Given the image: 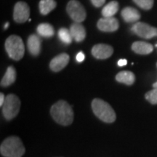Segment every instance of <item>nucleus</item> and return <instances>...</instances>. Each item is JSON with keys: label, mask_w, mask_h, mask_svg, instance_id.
Segmentation results:
<instances>
[{"label": "nucleus", "mask_w": 157, "mask_h": 157, "mask_svg": "<svg viewBox=\"0 0 157 157\" xmlns=\"http://www.w3.org/2000/svg\"><path fill=\"white\" fill-rule=\"evenodd\" d=\"M50 113L57 123L67 126L73 122L74 112L72 108L67 102L59 101L50 109Z\"/></svg>", "instance_id": "1"}, {"label": "nucleus", "mask_w": 157, "mask_h": 157, "mask_svg": "<svg viewBox=\"0 0 157 157\" xmlns=\"http://www.w3.org/2000/svg\"><path fill=\"white\" fill-rule=\"evenodd\" d=\"M25 151V147L18 137H7L0 146V153L5 157H22Z\"/></svg>", "instance_id": "2"}, {"label": "nucleus", "mask_w": 157, "mask_h": 157, "mask_svg": "<svg viewBox=\"0 0 157 157\" xmlns=\"http://www.w3.org/2000/svg\"><path fill=\"white\" fill-rule=\"evenodd\" d=\"M92 109L98 119L104 122L112 123L116 120V113L109 103L99 98H95L92 102Z\"/></svg>", "instance_id": "3"}, {"label": "nucleus", "mask_w": 157, "mask_h": 157, "mask_svg": "<svg viewBox=\"0 0 157 157\" xmlns=\"http://www.w3.org/2000/svg\"><path fill=\"white\" fill-rule=\"evenodd\" d=\"M5 45L10 58L15 60L22 59L25 53V46L21 37L17 35H11L6 39Z\"/></svg>", "instance_id": "4"}, {"label": "nucleus", "mask_w": 157, "mask_h": 157, "mask_svg": "<svg viewBox=\"0 0 157 157\" xmlns=\"http://www.w3.org/2000/svg\"><path fill=\"white\" fill-rule=\"evenodd\" d=\"M2 113L7 120H11L18 113L21 108V101L16 95L10 94L5 98L2 105Z\"/></svg>", "instance_id": "5"}, {"label": "nucleus", "mask_w": 157, "mask_h": 157, "mask_svg": "<svg viewBox=\"0 0 157 157\" xmlns=\"http://www.w3.org/2000/svg\"><path fill=\"white\" fill-rule=\"evenodd\" d=\"M69 16L76 23H82L86 18V11L83 5L77 0H71L66 7Z\"/></svg>", "instance_id": "6"}, {"label": "nucleus", "mask_w": 157, "mask_h": 157, "mask_svg": "<svg viewBox=\"0 0 157 157\" xmlns=\"http://www.w3.org/2000/svg\"><path fill=\"white\" fill-rule=\"evenodd\" d=\"M132 31L137 36L143 39H151L157 36V28L151 26L146 23L137 22L132 27Z\"/></svg>", "instance_id": "7"}, {"label": "nucleus", "mask_w": 157, "mask_h": 157, "mask_svg": "<svg viewBox=\"0 0 157 157\" xmlns=\"http://www.w3.org/2000/svg\"><path fill=\"white\" fill-rule=\"evenodd\" d=\"M30 16V8L28 4L24 2H18L15 4L13 12V18L15 22L23 23L29 21Z\"/></svg>", "instance_id": "8"}, {"label": "nucleus", "mask_w": 157, "mask_h": 157, "mask_svg": "<svg viewBox=\"0 0 157 157\" xmlns=\"http://www.w3.org/2000/svg\"><path fill=\"white\" fill-rule=\"evenodd\" d=\"M97 26L99 30L104 32H113L119 29V21L113 17H103L98 21Z\"/></svg>", "instance_id": "9"}, {"label": "nucleus", "mask_w": 157, "mask_h": 157, "mask_svg": "<svg viewBox=\"0 0 157 157\" xmlns=\"http://www.w3.org/2000/svg\"><path fill=\"white\" fill-rule=\"evenodd\" d=\"M113 49L111 46L105 44H98L93 46L92 54L97 59H107L112 56Z\"/></svg>", "instance_id": "10"}, {"label": "nucleus", "mask_w": 157, "mask_h": 157, "mask_svg": "<svg viewBox=\"0 0 157 157\" xmlns=\"http://www.w3.org/2000/svg\"><path fill=\"white\" fill-rule=\"evenodd\" d=\"M69 56L66 53H61L52 59L50 63V68L52 71L58 72L66 67L69 62Z\"/></svg>", "instance_id": "11"}, {"label": "nucleus", "mask_w": 157, "mask_h": 157, "mask_svg": "<svg viewBox=\"0 0 157 157\" xmlns=\"http://www.w3.org/2000/svg\"><path fill=\"white\" fill-rule=\"evenodd\" d=\"M27 47H28L29 52L32 56H37L40 53L41 48H42L41 39L36 34L30 35L27 41Z\"/></svg>", "instance_id": "12"}, {"label": "nucleus", "mask_w": 157, "mask_h": 157, "mask_svg": "<svg viewBox=\"0 0 157 157\" xmlns=\"http://www.w3.org/2000/svg\"><path fill=\"white\" fill-rule=\"evenodd\" d=\"M70 32L76 42H81L86 37V31L80 23H74L71 25Z\"/></svg>", "instance_id": "13"}, {"label": "nucleus", "mask_w": 157, "mask_h": 157, "mask_svg": "<svg viewBox=\"0 0 157 157\" xmlns=\"http://www.w3.org/2000/svg\"><path fill=\"white\" fill-rule=\"evenodd\" d=\"M121 17L127 23L137 22L140 18V14L134 7H127L122 10L121 13Z\"/></svg>", "instance_id": "14"}, {"label": "nucleus", "mask_w": 157, "mask_h": 157, "mask_svg": "<svg viewBox=\"0 0 157 157\" xmlns=\"http://www.w3.org/2000/svg\"><path fill=\"white\" fill-rule=\"evenodd\" d=\"M132 50L135 53L140 55H148L151 53L154 47L151 44L146 42H135L132 45Z\"/></svg>", "instance_id": "15"}, {"label": "nucleus", "mask_w": 157, "mask_h": 157, "mask_svg": "<svg viewBox=\"0 0 157 157\" xmlns=\"http://www.w3.org/2000/svg\"><path fill=\"white\" fill-rule=\"evenodd\" d=\"M116 80L120 83L127 84V85H132L135 82V76L132 72L128 71H123L117 74Z\"/></svg>", "instance_id": "16"}, {"label": "nucleus", "mask_w": 157, "mask_h": 157, "mask_svg": "<svg viewBox=\"0 0 157 157\" xmlns=\"http://www.w3.org/2000/svg\"><path fill=\"white\" fill-rule=\"evenodd\" d=\"M16 79V71L13 66H9L7 71L3 76L1 81V86L2 87H8L13 84Z\"/></svg>", "instance_id": "17"}, {"label": "nucleus", "mask_w": 157, "mask_h": 157, "mask_svg": "<svg viewBox=\"0 0 157 157\" xmlns=\"http://www.w3.org/2000/svg\"><path fill=\"white\" fill-rule=\"evenodd\" d=\"M119 8V5L117 1H111L103 7L102 10V15L104 17H113L117 13Z\"/></svg>", "instance_id": "18"}, {"label": "nucleus", "mask_w": 157, "mask_h": 157, "mask_svg": "<svg viewBox=\"0 0 157 157\" xmlns=\"http://www.w3.org/2000/svg\"><path fill=\"white\" fill-rule=\"evenodd\" d=\"M57 3L55 0H41L39 4V8L41 14L46 15L56 8Z\"/></svg>", "instance_id": "19"}, {"label": "nucleus", "mask_w": 157, "mask_h": 157, "mask_svg": "<svg viewBox=\"0 0 157 157\" xmlns=\"http://www.w3.org/2000/svg\"><path fill=\"white\" fill-rule=\"evenodd\" d=\"M36 31L39 36L46 38L52 37L55 34V30L52 25L46 23L39 24L37 26Z\"/></svg>", "instance_id": "20"}, {"label": "nucleus", "mask_w": 157, "mask_h": 157, "mask_svg": "<svg viewBox=\"0 0 157 157\" xmlns=\"http://www.w3.org/2000/svg\"><path fill=\"white\" fill-rule=\"evenodd\" d=\"M58 34L60 40L63 43H64V44H69L72 42L73 37L71 36L70 30H68V29L66 28L60 29L58 31Z\"/></svg>", "instance_id": "21"}, {"label": "nucleus", "mask_w": 157, "mask_h": 157, "mask_svg": "<svg viewBox=\"0 0 157 157\" xmlns=\"http://www.w3.org/2000/svg\"><path fill=\"white\" fill-rule=\"evenodd\" d=\"M136 5L145 10L151 9L154 5V0H133Z\"/></svg>", "instance_id": "22"}, {"label": "nucleus", "mask_w": 157, "mask_h": 157, "mask_svg": "<svg viewBox=\"0 0 157 157\" xmlns=\"http://www.w3.org/2000/svg\"><path fill=\"white\" fill-rule=\"evenodd\" d=\"M146 99L151 104L156 105L157 104V88L148 92L145 95Z\"/></svg>", "instance_id": "23"}, {"label": "nucleus", "mask_w": 157, "mask_h": 157, "mask_svg": "<svg viewBox=\"0 0 157 157\" xmlns=\"http://www.w3.org/2000/svg\"><path fill=\"white\" fill-rule=\"evenodd\" d=\"M93 5L96 7H100L104 5L105 0H90Z\"/></svg>", "instance_id": "24"}, {"label": "nucleus", "mask_w": 157, "mask_h": 157, "mask_svg": "<svg viewBox=\"0 0 157 157\" xmlns=\"http://www.w3.org/2000/svg\"><path fill=\"white\" fill-rule=\"evenodd\" d=\"M76 59L77 62L82 63V61H84V59H85V56H84V54L82 52H79L77 55H76Z\"/></svg>", "instance_id": "25"}, {"label": "nucleus", "mask_w": 157, "mask_h": 157, "mask_svg": "<svg viewBox=\"0 0 157 157\" xmlns=\"http://www.w3.org/2000/svg\"><path fill=\"white\" fill-rule=\"evenodd\" d=\"M127 63V60L126 59H121L118 61V66H124Z\"/></svg>", "instance_id": "26"}, {"label": "nucleus", "mask_w": 157, "mask_h": 157, "mask_svg": "<svg viewBox=\"0 0 157 157\" xmlns=\"http://www.w3.org/2000/svg\"><path fill=\"white\" fill-rule=\"evenodd\" d=\"M5 101V97L3 93L0 94V106H2Z\"/></svg>", "instance_id": "27"}, {"label": "nucleus", "mask_w": 157, "mask_h": 157, "mask_svg": "<svg viewBox=\"0 0 157 157\" xmlns=\"http://www.w3.org/2000/svg\"><path fill=\"white\" fill-rule=\"evenodd\" d=\"M9 25H10L9 23H8V22H7V23H5V26H4V28H5V29H7V28H8Z\"/></svg>", "instance_id": "28"}, {"label": "nucleus", "mask_w": 157, "mask_h": 157, "mask_svg": "<svg viewBox=\"0 0 157 157\" xmlns=\"http://www.w3.org/2000/svg\"><path fill=\"white\" fill-rule=\"evenodd\" d=\"M153 87H154V88H157V82H155V83L153 84Z\"/></svg>", "instance_id": "29"}, {"label": "nucleus", "mask_w": 157, "mask_h": 157, "mask_svg": "<svg viewBox=\"0 0 157 157\" xmlns=\"http://www.w3.org/2000/svg\"><path fill=\"white\" fill-rule=\"evenodd\" d=\"M156 66H157V63H156Z\"/></svg>", "instance_id": "30"}]
</instances>
